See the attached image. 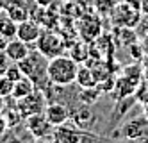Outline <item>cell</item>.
<instances>
[{
  "mask_svg": "<svg viewBox=\"0 0 148 143\" xmlns=\"http://www.w3.org/2000/svg\"><path fill=\"white\" fill-rule=\"evenodd\" d=\"M77 73H79V64L71 56H64L61 54L57 57L48 59L47 64V77L48 82L54 86L66 88L77 81Z\"/></svg>",
  "mask_w": 148,
  "mask_h": 143,
  "instance_id": "obj_1",
  "label": "cell"
},
{
  "mask_svg": "<svg viewBox=\"0 0 148 143\" xmlns=\"http://www.w3.org/2000/svg\"><path fill=\"white\" fill-rule=\"evenodd\" d=\"M18 64H20V68H22L25 77H29L36 86L45 88V84L48 82V77H47V64H48V61H47V57L43 56V54L30 52L29 56L23 61H20Z\"/></svg>",
  "mask_w": 148,
  "mask_h": 143,
  "instance_id": "obj_2",
  "label": "cell"
},
{
  "mask_svg": "<svg viewBox=\"0 0 148 143\" xmlns=\"http://www.w3.org/2000/svg\"><path fill=\"white\" fill-rule=\"evenodd\" d=\"M36 48L47 59H52V57H57L64 52V39L54 30H43L39 39L36 41Z\"/></svg>",
  "mask_w": 148,
  "mask_h": 143,
  "instance_id": "obj_3",
  "label": "cell"
},
{
  "mask_svg": "<svg viewBox=\"0 0 148 143\" xmlns=\"http://www.w3.org/2000/svg\"><path fill=\"white\" fill-rule=\"evenodd\" d=\"M16 107L18 111L22 113L23 120L32 116V115H39V113H45L47 109V98H45V93H41L38 90H34L30 95L20 98L16 100Z\"/></svg>",
  "mask_w": 148,
  "mask_h": 143,
  "instance_id": "obj_4",
  "label": "cell"
},
{
  "mask_svg": "<svg viewBox=\"0 0 148 143\" xmlns=\"http://www.w3.org/2000/svg\"><path fill=\"white\" fill-rule=\"evenodd\" d=\"M25 124H27V129L29 133L32 134L36 140L38 138H50L54 134V125L48 122V118L45 116V113H39V115H32L25 118Z\"/></svg>",
  "mask_w": 148,
  "mask_h": 143,
  "instance_id": "obj_5",
  "label": "cell"
},
{
  "mask_svg": "<svg viewBox=\"0 0 148 143\" xmlns=\"http://www.w3.org/2000/svg\"><path fill=\"white\" fill-rule=\"evenodd\" d=\"M41 25L38 23V21H34V20H25V21H20L18 23V30H16V38L18 39H22V41H25L27 45H36V41L39 39V36H41Z\"/></svg>",
  "mask_w": 148,
  "mask_h": 143,
  "instance_id": "obj_6",
  "label": "cell"
},
{
  "mask_svg": "<svg viewBox=\"0 0 148 143\" xmlns=\"http://www.w3.org/2000/svg\"><path fill=\"white\" fill-rule=\"evenodd\" d=\"M45 116L48 118V122L54 125V127H59V125H64L68 120L71 118V113H70V109L64 104L52 102L45 109Z\"/></svg>",
  "mask_w": 148,
  "mask_h": 143,
  "instance_id": "obj_7",
  "label": "cell"
},
{
  "mask_svg": "<svg viewBox=\"0 0 148 143\" xmlns=\"http://www.w3.org/2000/svg\"><path fill=\"white\" fill-rule=\"evenodd\" d=\"M121 133H123V136H127L129 140H134V141L143 136H148V120L141 118V116L132 118L123 125Z\"/></svg>",
  "mask_w": 148,
  "mask_h": 143,
  "instance_id": "obj_8",
  "label": "cell"
},
{
  "mask_svg": "<svg viewBox=\"0 0 148 143\" xmlns=\"http://www.w3.org/2000/svg\"><path fill=\"white\" fill-rule=\"evenodd\" d=\"M4 13L13 18L16 23L20 21H25L30 18V11L27 7V4L23 0H5V7H4Z\"/></svg>",
  "mask_w": 148,
  "mask_h": 143,
  "instance_id": "obj_9",
  "label": "cell"
},
{
  "mask_svg": "<svg viewBox=\"0 0 148 143\" xmlns=\"http://www.w3.org/2000/svg\"><path fill=\"white\" fill-rule=\"evenodd\" d=\"M4 52H5V56L9 57V61H11V63H20V61H23L29 54H30L29 45H27L25 41L18 39V38L9 39V43H7V47H5Z\"/></svg>",
  "mask_w": 148,
  "mask_h": 143,
  "instance_id": "obj_10",
  "label": "cell"
},
{
  "mask_svg": "<svg viewBox=\"0 0 148 143\" xmlns=\"http://www.w3.org/2000/svg\"><path fill=\"white\" fill-rule=\"evenodd\" d=\"M34 90H36V84H34L32 81H30L29 77H25V75H23L20 81H16V82H14L13 95H11V97L14 98V100H20V98H23V97L30 95Z\"/></svg>",
  "mask_w": 148,
  "mask_h": 143,
  "instance_id": "obj_11",
  "label": "cell"
},
{
  "mask_svg": "<svg viewBox=\"0 0 148 143\" xmlns=\"http://www.w3.org/2000/svg\"><path fill=\"white\" fill-rule=\"evenodd\" d=\"M56 143H77V138H79V131H73L66 125H59L54 134H52Z\"/></svg>",
  "mask_w": 148,
  "mask_h": 143,
  "instance_id": "obj_12",
  "label": "cell"
},
{
  "mask_svg": "<svg viewBox=\"0 0 148 143\" xmlns=\"http://www.w3.org/2000/svg\"><path fill=\"white\" fill-rule=\"evenodd\" d=\"M16 30H18V23L2 11L0 13V36L13 39V38H16Z\"/></svg>",
  "mask_w": 148,
  "mask_h": 143,
  "instance_id": "obj_13",
  "label": "cell"
},
{
  "mask_svg": "<svg viewBox=\"0 0 148 143\" xmlns=\"http://www.w3.org/2000/svg\"><path fill=\"white\" fill-rule=\"evenodd\" d=\"M71 118H73V122H75V125L80 127V129H88V127H89V122H86V118H93V120H95L91 109H88V107L77 109L75 115H71Z\"/></svg>",
  "mask_w": 148,
  "mask_h": 143,
  "instance_id": "obj_14",
  "label": "cell"
},
{
  "mask_svg": "<svg viewBox=\"0 0 148 143\" xmlns=\"http://www.w3.org/2000/svg\"><path fill=\"white\" fill-rule=\"evenodd\" d=\"M14 81H11L5 73H0V98H9L13 95Z\"/></svg>",
  "mask_w": 148,
  "mask_h": 143,
  "instance_id": "obj_15",
  "label": "cell"
},
{
  "mask_svg": "<svg viewBox=\"0 0 148 143\" xmlns=\"http://www.w3.org/2000/svg\"><path fill=\"white\" fill-rule=\"evenodd\" d=\"M80 84V88H93L95 81H93V73L86 68H79V73H77V81Z\"/></svg>",
  "mask_w": 148,
  "mask_h": 143,
  "instance_id": "obj_16",
  "label": "cell"
},
{
  "mask_svg": "<svg viewBox=\"0 0 148 143\" xmlns=\"http://www.w3.org/2000/svg\"><path fill=\"white\" fill-rule=\"evenodd\" d=\"M7 77H9V79H11V81H20V79H22V77H23V72H22V68H20V64L18 63H13V64H9V66L5 68V72H4Z\"/></svg>",
  "mask_w": 148,
  "mask_h": 143,
  "instance_id": "obj_17",
  "label": "cell"
},
{
  "mask_svg": "<svg viewBox=\"0 0 148 143\" xmlns=\"http://www.w3.org/2000/svg\"><path fill=\"white\" fill-rule=\"evenodd\" d=\"M7 129H9V125H7V122H5V118H4L2 115H0V136H2Z\"/></svg>",
  "mask_w": 148,
  "mask_h": 143,
  "instance_id": "obj_18",
  "label": "cell"
},
{
  "mask_svg": "<svg viewBox=\"0 0 148 143\" xmlns=\"http://www.w3.org/2000/svg\"><path fill=\"white\" fill-rule=\"evenodd\" d=\"M139 9H141V13H143L145 16H148V0H141Z\"/></svg>",
  "mask_w": 148,
  "mask_h": 143,
  "instance_id": "obj_19",
  "label": "cell"
},
{
  "mask_svg": "<svg viewBox=\"0 0 148 143\" xmlns=\"http://www.w3.org/2000/svg\"><path fill=\"white\" fill-rule=\"evenodd\" d=\"M7 43H9V39H7V38H4V36H0V50H5V47H7Z\"/></svg>",
  "mask_w": 148,
  "mask_h": 143,
  "instance_id": "obj_20",
  "label": "cell"
},
{
  "mask_svg": "<svg viewBox=\"0 0 148 143\" xmlns=\"http://www.w3.org/2000/svg\"><path fill=\"white\" fill-rule=\"evenodd\" d=\"M34 143H56L54 138H38Z\"/></svg>",
  "mask_w": 148,
  "mask_h": 143,
  "instance_id": "obj_21",
  "label": "cell"
},
{
  "mask_svg": "<svg viewBox=\"0 0 148 143\" xmlns=\"http://www.w3.org/2000/svg\"><path fill=\"white\" fill-rule=\"evenodd\" d=\"M36 4H38V6H43V7H47V6L50 4V0H36Z\"/></svg>",
  "mask_w": 148,
  "mask_h": 143,
  "instance_id": "obj_22",
  "label": "cell"
},
{
  "mask_svg": "<svg viewBox=\"0 0 148 143\" xmlns=\"http://www.w3.org/2000/svg\"><path fill=\"white\" fill-rule=\"evenodd\" d=\"M136 143H148V136H143L139 140H136Z\"/></svg>",
  "mask_w": 148,
  "mask_h": 143,
  "instance_id": "obj_23",
  "label": "cell"
},
{
  "mask_svg": "<svg viewBox=\"0 0 148 143\" xmlns=\"http://www.w3.org/2000/svg\"><path fill=\"white\" fill-rule=\"evenodd\" d=\"M5 143H20V140H18V138H14V136H13V138H9V140H7V141H5Z\"/></svg>",
  "mask_w": 148,
  "mask_h": 143,
  "instance_id": "obj_24",
  "label": "cell"
},
{
  "mask_svg": "<svg viewBox=\"0 0 148 143\" xmlns=\"http://www.w3.org/2000/svg\"><path fill=\"white\" fill-rule=\"evenodd\" d=\"M4 7H5V0H0V13L4 11Z\"/></svg>",
  "mask_w": 148,
  "mask_h": 143,
  "instance_id": "obj_25",
  "label": "cell"
},
{
  "mask_svg": "<svg viewBox=\"0 0 148 143\" xmlns=\"http://www.w3.org/2000/svg\"><path fill=\"white\" fill-rule=\"evenodd\" d=\"M0 115H2V98H0Z\"/></svg>",
  "mask_w": 148,
  "mask_h": 143,
  "instance_id": "obj_26",
  "label": "cell"
}]
</instances>
